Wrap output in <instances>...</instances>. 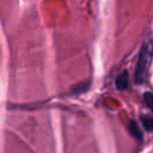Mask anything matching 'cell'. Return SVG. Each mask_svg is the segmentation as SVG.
I'll return each instance as SVG.
<instances>
[{
  "label": "cell",
  "instance_id": "1",
  "mask_svg": "<svg viewBox=\"0 0 153 153\" xmlns=\"http://www.w3.org/2000/svg\"><path fill=\"white\" fill-rule=\"evenodd\" d=\"M149 57H151V47H148L147 44H145L142 47L141 54H140V59L137 62V68H136V80L141 81L146 74V71L148 68V63H149Z\"/></svg>",
  "mask_w": 153,
  "mask_h": 153
},
{
  "label": "cell",
  "instance_id": "2",
  "mask_svg": "<svg viewBox=\"0 0 153 153\" xmlns=\"http://www.w3.org/2000/svg\"><path fill=\"white\" fill-rule=\"evenodd\" d=\"M116 85H117V87H118L120 90L127 88V86H128V74H127V72H123V73H121V74L117 76Z\"/></svg>",
  "mask_w": 153,
  "mask_h": 153
},
{
  "label": "cell",
  "instance_id": "3",
  "mask_svg": "<svg viewBox=\"0 0 153 153\" xmlns=\"http://www.w3.org/2000/svg\"><path fill=\"white\" fill-rule=\"evenodd\" d=\"M130 131H131L133 136H135L136 139H139V140L142 139V136H141V131H140V129H139V127H137V124H136L135 122H133V123L130 124Z\"/></svg>",
  "mask_w": 153,
  "mask_h": 153
},
{
  "label": "cell",
  "instance_id": "4",
  "mask_svg": "<svg viewBox=\"0 0 153 153\" xmlns=\"http://www.w3.org/2000/svg\"><path fill=\"white\" fill-rule=\"evenodd\" d=\"M141 121H142V123H143V127H145L147 130L153 131V117H142Z\"/></svg>",
  "mask_w": 153,
  "mask_h": 153
},
{
  "label": "cell",
  "instance_id": "5",
  "mask_svg": "<svg viewBox=\"0 0 153 153\" xmlns=\"http://www.w3.org/2000/svg\"><path fill=\"white\" fill-rule=\"evenodd\" d=\"M145 102H146V104L148 105V108L153 111V93L147 92V93L145 94Z\"/></svg>",
  "mask_w": 153,
  "mask_h": 153
}]
</instances>
